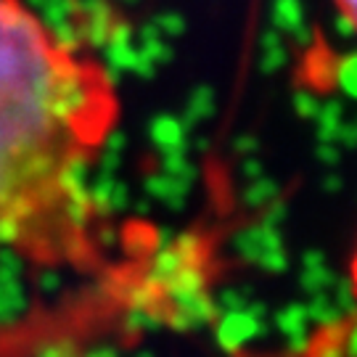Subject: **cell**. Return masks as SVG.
Segmentation results:
<instances>
[{
	"label": "cell",
	"mask_w": 357,
	"mask_h": 357,
	"mask_svg": "<svg viewBox=\"0 0 357 357\" xmlns=\"http://www.w3.org/2000/svg\"><path fill=\"white\" fill-rule=\"evenodd\" d=\"M119 116L106 64L29 0H0V259L40 273L106 268L112 217L90 172Z\"/></svg>",
	"instance_id": "6da1fadb"
},
{
	"label": "cell",
	"mask_w": 357,
	"mask_h": 357,
	"mask_svg": "<svg viewBox=\"0 0 357 357\" xmlns=\"http://www.w3.org/2000/svg\"><path fill=\"white\" fill-rule=\"evenodd\" d=\"M355 320L352 315L323 323L312 331L302 344L273 352V355H249V357H355Z\"/></svg>",
	"instance_id": "7a4b0ae2"
},
{
	"label": "cell",
	"mask_w": 357,
	"mask_h": 357,
	"mask_svg": "<svg viewBox=\"0 0 357 357\" xmlns=\"http://www.w3.org/2000/svg\"><path fill=\"white\" fill-rule=\"evenodd\" d=\"M333 11L342 16V22H344L349 29L355 24V0H331Z\"/></svg>",
	"instance_id": "3957f363"
}]
</instances>
